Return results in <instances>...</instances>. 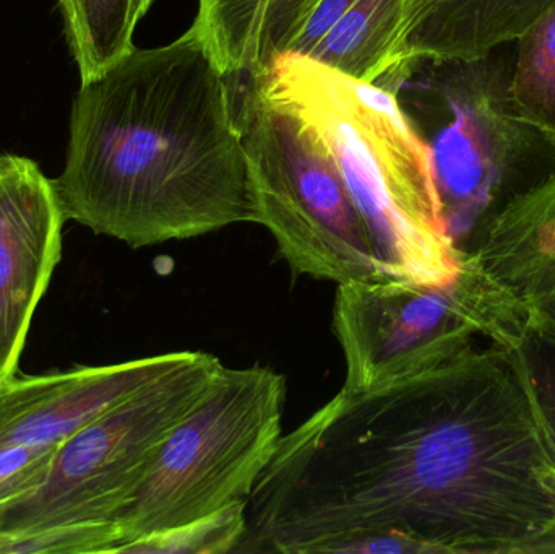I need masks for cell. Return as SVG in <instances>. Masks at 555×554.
Returning a JSON list of instances; mask_svg holds the SVG:
<instances>
[{"mask_svg": "<svg viewBox=\"0 0 555 554\" xmlns=\"http://www.w3.org/2000/svg\"><path fill=\"white\" fill-rule=\"evenodd\" d=\"M469 256L555 334V168L492 218Z\"/></svg>", "mask_w": 555, "mask_h": 554, "instance_id": "obj_12", "label": "cell"}, {"mask_svg": "<svg viewBox=\"0 0 555 554\" xmlns=\"http://www.w3.org/2000/svg\"><path fill=\"white\" fill-rule=\"evenodd\" d=\"M54 182L67 220L132 249L259 223L231 77L192 26L80 85Z\"/></svg>", "mask_w": 555, "mask_h": 554, "instance_id": "obj_2", "label": "cell"}, {"mask_svg": "<svg viewBox=\"0 0 555 554\" xmlns=\"http://www.w3.org/2000/svg\"><path fill=\"white\" fill-rule=\"evenodd\" d=\"M236 111L259 224L289 269L338 285L387 275L364 217L315 133L249 78Z\"/></svg>", "mask_w": 555, "mask_h": 554, "instance_id": "obj_6", "label": "cell"}, {"mask_svg": "<svg viewBox=\"0 0 555 554\" xmlns=\"http://www.w3.org/2000/svg\"><path fill=\"white\" fill-rule=\"evenodd\" d=\"M527 386L541 426L555 451V334L525 315L501 342Z\"/></svg>", "mask_w": 555, "mask_h": 554, "instance_id": "obj_17", "label": "cell"}, {"mask_svg": "<svg viewBox=\"0 0 555 554\" xmlns=\"http://www.w3.org/2000/svg\"><path fill=\"white\" fill-rule=\"evenodd\" d=\"M221 370L214 355L184 351L175 366L62 442L46 484L3 517L0 530L113 524Z\"/></svg>", "mask_w": 555, "mask_h": 554, "instance_id": "obj_7", "label": "cell"}, {"mask_svg": "<svg viewBox=\"0 0 555 554\" xmlns=\"http://www.w3.org/2000/svg\"><path fill=\"white\" fill-rule=\"evenodd\" d=\"M247 503H237L214 516L145 537L124 553L224 554L236 553L246 533Z\"/></svg>", "mask_w": 555, "mask_h": 554, "instance_id": "obj_18", "label": "cell"}, {"mask_svg": "<svg viewBox=\"0 0 555 554\" xmlns=\"http://www.w3.org/2000/svg\"><path fill=\"white\" fill-rule=\"evenodd\" d=\"M67 221L54 179L26 156L0 153V387L18 376Z\"/></svg>", "mask_w": 555, "mask_h": 554, "instance_id": "obj_9", "label": "cell"}, {"mask_svg": "<svg viewBox=\"0 0 555 554\" xmlns=\"http://www.w3.org/2000/svg\"><path fill=\"white\" fill-rule=\"evenodd\" d=\"M508 98L517 116L555 150V2L517 41Z\"/></svg>", "mask_w": 555, "mask_h": 554, "instance_id": "obj_16", "label": "cell"}, {"mask_svg": "<svg viewBox=\"0 0 555 554\" xmlns=\"http://www.w3.org/2000/svg\"><path fill=\"white\" fill-rule=\"evenodd\" d=\"M433 91L434 176L453 246L473 253L492 218L555 165L550 145L525 124L508 98L511 67L498 59L443 62Z\"/></svg>", "mask_w": 555, "mask_h": 554, "instance_id": "obj_8", "label": "cell"}, {"mask_svg": "<svg viewBox=\"0 0 555 554\" xmlns=\"http://www.w3.org/2000/svg\"><path fill=\"white\" fill-rule=\"evenodd\" d=\"M322 0H198L192 28L230 77L257 74L294 39Z\"/></svg>", "mask_w": 555, "mask_h": 554, "instance_id": "obj_13", "label": "cell"}, {"mask_svg": "<svg viewBox=\"0 0 555 554\" xmlns=\"http://www.w3.org/2000/svg\"><path fill=\"white\" fill-rule=\"evenodd\" d=\"M244 77L325 146L387 275L427 285L459 276L466 254L447 234L433 153L397 93L293 51Z\"/></svg>", "mask_w": 555, "mask_h": 554, "instance_id": "obj_3", "label": "cell"}, {"mask_svg": "<svg viewBox=\"0 0 555 554\" xmlns=\"http://www.w3.org/2000/svg\"><path fill=\"white\" fill-rule=\"evenodd\" d=\"M525 318L517 299L466 254L446 285L398 276L339 283L333 334L345 355L341 389L361 394L426 373L478 344H499Z\"/></svg>", "mask_w": 555, "mask_h": 554, "instance_id": "obj_5", "label": "cell"}, {"mask_svg": "<svg viewBox=\"0 0 555 554\" xmlns=\"http://www.w3.org/2000/svg\"><path fill=\"white\" fill-rule=\"evenodd\" d=\"M155 0H57L80 81L93 80L135 49L133 35Z\"/></svg>", "mask_w": 555, "mask_h": 554, "instance_id": "obj_15", "label": "cell"}, {"mask_svg": "<svg viewBox=\"0 0 555 554\" xmlns=\"http://www.w3.org/2000/svg\"><path fill=\"white\" fill-rule=\"evenodd\" d=\"M404 0H358L309 57L384 87L397 70Z\"/></svg>", "mask_w": 555, "mask_h": 554, "instance_id": "obj_14", "label": "cell"}, {"mask_svg": "<svg viewBox=\"0 0 555 554\" xmlns=\"http://www.w3.org/2000/svg\"><path fill=\"white\" fill-rule=\"evenodd\" d=\"M237 553H341L398 536L417 554H555V451L511 351L488 342L369 392L341 389L247 500Z\"/></svg>", "mask_w": 555, "mask_h": 554, "instance_id": "obj_1", "label": "cell"}, {"mask_svg": "<svg viewBox=\"0 0 555 554\" xmlns=\"http://www.w3.org/2000/svg\"><path fill=\"white\" fill-rule=\"evenodd\" d=\"M59 446L0 448V523L48 480Z\"/></svg>", "mask_w": 555, "mask_h": 554, "instance_id": "obj_19", "label": "cell"}, {"mask_svg": "<svg viewBox=\"0 0 555 554\" xmlns=\"http://www.w3.org/2000/svg\"><path fill=\"white\" fill-rule=\"evenodd\" d=\"M286 390V377L270 368L223 366L114 519L113 553L247 503L283 438Z\"/></svg>", "mask_w": 555, "mask_h": 554, "instance_id": "obj_4", "label": "cell"}, {"mask_svg": "<svg viewBox=\"0 0 555 554\" xmlns=\"http://www.w3.org/2000/svg\"><path fill=\"white\" fill-rule=\"evenodd\" d=\"M555 0H404L393 90L423 62H472L518 41Z\"/></svg>", "mask_w": 555, "mask_h": 554, "instance_id": "obj_11", "label": "cell"}, {"mask_svg": "<svg viewBox=\"0 0 555 554\" xmlns=\"http://www.w3.org/2000/svg\"><path fill=\"white\" fill-rule=\"evenodd\" d=\"M182 357L184 351H176L107 366L16 376L0 387V448L61 446Z\"/></svg>", "mask_w": 555, "mask_h": 554, "instance_id": "obj_10", "label": "cell"}]
</instances>
